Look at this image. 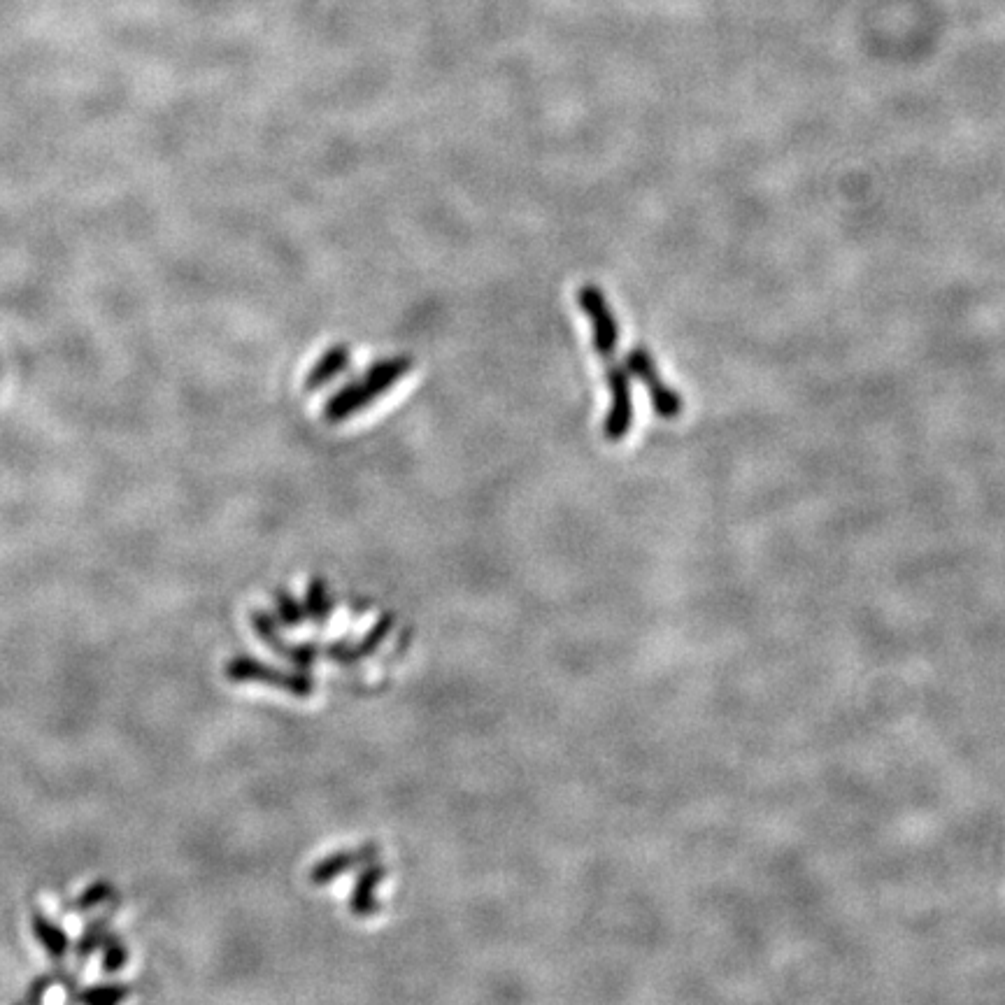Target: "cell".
Returning <instances> with one entry per match:
<instances>
[{"instance_id":"cell-1","label":"cell","mask_w":1005,"mask_h":1005,"mask_svg":"<svg viewBox=\"0 0 1005 1005\" xmlns=\"http://www.w3.org/2000/svg\"><path fill=\"white\" fill-rule=\"evenodd\" d=\"M412 366H415V361H412V356L405 354L375 361L373 366H368L363 380L347 382L345 387H340L329 401L324 403V419L329 424L345 422L347 417L361 412L366 405L373 403L375 398H380L384 391L394 387L403 375L410 373Z\"/></svg>"},{"instance_id":"cell-2","label":"cell","mask_w":1005,"mask_h":1005,"mask_svg":"<svg viewBox=\"0 0 1005 1005\" xmlns=\"http://www.w3.org/2000/svg\"><path fill=\"white\" fill-rule=\"evenodd\" d=\"M605 380H608L610 389V410L608 417H605L603 433L605 438L617 443V440L626 438V433L631 431L633 426V394H631V375L624 366H619L617 361L605 359Z\"/></svg>"},{"instance_id":"cell-3","label":"cell","mask_w":1005,"mask_h":1005,"mask_svg":"<svg viewBox=\"0 0 1005 1005\" xmlns=\"http://www.w3.org/2000/svg\"><path fill=\"white\" fill-rule=\"evenodd\" d=\"M624 368L629 370V375L638 377L640 382L645 384L647 394H650V401L654 405V412L664 419H675L680 417L682 412V398L677 396L675 389H670L661 380L657 363H654L652 354L647 352L645 347H633L629 354H626Z\"/></svg>"},{"instance_id":"cell-4","label":"cell","mask_w":1005,"mask_h":1005,"mask_svg":"<svg viewBox=\"0 0 1005 1005\" xmlns=\"http://www.w3.org/2000/svg\"><path fill=\"white\" fill-rule=\"evenodd\" d=\"M577 303L587 315L591 324V340H594V349L603 359H612L617 352L619 345V324L615 312L610 310L608 301H605L603 291L594 287V284H584V287L577 291Z\"/></svg>"},{"instance_id":"cell-5","label":"cell","mask_w":1005,"mask_h":1005,"mask_svg":"<svg viewBox=\"0 0 1005 1005\" xmlns=\"http://www.w3.org/2000/svg\"><path fill=\"white\" fill-rule=\"evenodd\" d=\"M347 366H349V347L347 345L329 347L322 356H319L315 366L310 368L308 377H305V389L308 391L322 389L324 384L335 380Z\"/></svg>"}]
</instances>
